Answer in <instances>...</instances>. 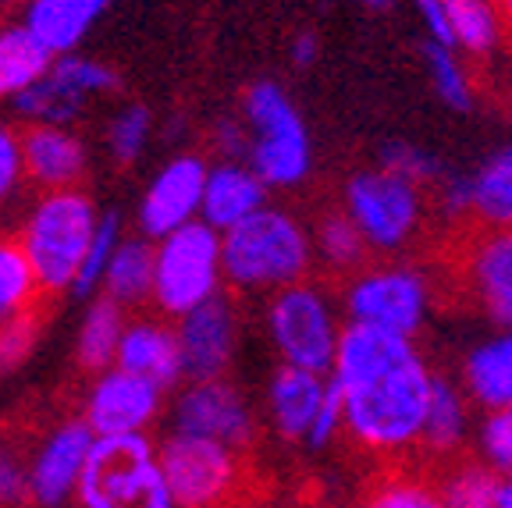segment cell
Returning a JSON list of instances; mask_svg holds the SVG:
<instances>
[{
	"instance_id": "1",
	"label": "cell",
	"mask_w": 512,
	"mask_h": 508,
	"mask_svg": "<svg viewBox=\"0 0 512 508\" xmlns=\"http://www.w3.org/2000/svg\"><path fill=\"white\" fill-rule=\"evenodd\" d=\"M424 359L409 338L349 324L338 334L331 384L342 391V423L370 448H399L420 437L431 398Z\"/></svg>"
},
{
	"instance_id": "2",
	"label": "cell",
	"mask_w": 512,
	"mask_h": 508,
	"mask_svg": "<svg viewBox=\"0 0 512 508\" xmlns=\"http://www.w3.org/2000/svg\"><path fill=\"white\" fill-rule=\"evenodd\" d=\"M100 210L86 192L75 189H54L36 199L18 235V246L29 256L32 274L40 281V292L61 295L72 292V281L82 267V256L93 239Z\"/></svg>"
},
{
	"instance_id": "3",
	"label": "cell",
	"mask_w": 512,
	"mask_h": 508,
	"mask_svg": "<svg viewBox=\"0 0 512 508\" xmlns=\"http://www.w3.org/2000/svg\"><path fill=\"white\" fill-rule=\"evenodd\" d=\"M310 267V239L296 217L260 207L221 231V274L235 288L296 285Z\"/></svg>"
},
{
	"instance_id": "4",
	"label": "cell",
	"mask_w": 512,
	"mask_h": 508,
	"mask_svg": "<svg viewBox=\"0 0 512 508\" xmlns=\"http://www.w3.org/2000/svg\"><path fill=\"white\" fill-rule=\"evenodd\" d=\"M79 508H175L146 434L96 437L75 487Z\"/></svg>"
},
{
	"instance_id": "5",
	"label": "cell",
	"mask_w": 512,
	"mask_h": 508,
	"mask_svg": "<svg viewBox=\"0 0 512 508\" xmlns=\"http://www.w3.org/2000/svg\"><path fill=\"white\" fill-rule=\"evenodd\" d=\"M221 231L203 224L200 217L168 231L153 246V292L160 313L185 317L221 288Z\"/></svg>"
},
{
	"instance_id": "6",
	"label": "cell",
	"mask_w": 512,
	"mask_h": 508,
	"mask_svg": "<svg viewBox=\"0 0 512 508\" xmlns=\"http://www.w3.org/2000/svg\"><path fill=\"white\" fill-rule=\"evenodd\" d=\"M249 160L267 189L296 185L310 171V139L292 100L274 82H256L246 93Z\"/></svg>"
},
{
	"instance_id": "7",
	"label": "cell",
	"mask_w": 512,
	"mask_h": 508,
	"mask_svg": "<svg viewBox=\"0 0 512 508\" xmlns=\"http://www.w3.org/2000/svg\"><path fill=\"white\" fill-rule=\"evenodd\" d=\"M160 477L175 508H221L239 491V448L171 430L157 445Z\"/></svg>"
},
{
	"instance_id": "8",
	"label": "cell",
	"mask_w": 512,
	"mask_h": 508,
	"mask_svg": "<svg viewBox=\"0 0 512 508\" xmlns=\"http://www.w3.org/2000/svg\"><path fill=\"white\" fill-rule=\"evenodd\" d=\"M271 334L285 366L328 374L335 359L338 331L328 302L306 285H285L271 302Z\"/></svg>"
},
{
	"instance_id": "9",
	"label": "cell",
	"mask_w": 512,
	"mask_h": 508,
	"mask_svg": "<svg viewBox=\"0 0 512 508\" xmlns=\"http://www.w3.org/2000/svg\"><path fill=\"white\" fill-rule=\"evenodd\" d=\"M114 89H118V72L104 61L61 54L36 86L15 96V111L40 125H72L89 104V96L114 93Z\"/></svg>"
},
{
	"instance_id": "10",
	"label": "cell",
	"mask_w": 512,
	"mask_h": 508,
	"mask_svg": "<svg viewBox=\"0 0 512 508\" xmlns=\"http://www.w3.org/2000/svg\"><path fill=\"white\" fill-rule=\"evenodd\" d=\"M420 217L416 185L402 182L392 171H367L349 182V221L360 228L363 242L395 249L409 239Z\"/></svg>"
},
{
	"instance_id": "11",
	"label": "cell",
	"mask_w": 512,
	"mask_h": 508,
	"mask_svg": "<svg viewBox=\"0 0 512 508\" xmlns=\"http://www.w3.org/2000/svg\"><path fill=\"white\" fill-rule=\"evenodd\" d=\"M93 441L96 434L82 416L50 430V437L25 466V501H32L36 508H61L64 501H72Z\"/></svg>"
},
{
	"instance_id": "12",
	"label": "cell",
	"mask_w": 512,
	"mask_h": 508,
	"mask_svg": "<svg viewBox=\"0 0 512 508\" xmlns=\"http://www.w3.org/2000/svg\"><path fill=\"white\" fill-rule=\"evenodd\" d=\"M164 391L139 374H128L121 366H111L104 374H96L93 388L86 395L82 420L89 423L96 437H118V434H146L160 413Z\"/></svg>"
},
{
	"instance_id": "13",
	"label": "cell",
	"mask_w": 512,
	"mask_h": 508,
	"mask_svg": "<svg viewBox=\"0 0 512 508\" xmlns=\"http://www.w3.org/2000/svg\"><path fill=\"white\" fill-rule=\"evenodd\" d=\"M349 313L352 324L381 327L392 334H409L424 324L427 313V292L424 281L409 274V270H377L356 281L349 292Z\"/></svg>"
},
{
	"instance_id": "14",
	"label": "cell",
	"mask_w": 512,
	"mask_h": 508,
	"mask_svg": "<svg viewBox=\"0 0 512 508\" xmlns=\"http://www.w3.org/2000/svg\"><path fill=\"white\" fill-rule=\"evenodd\" d=\"M203 182H207V164L189 153L160 167L139 203L143 239H164L168 231L196 221L203 203Z\"/></svg>"
},
{
	"instance_id": "15",
	"label": "cell",
	"mask_w": 512,
	"mask_h": 508,
	"mask_svg": "<svg viewBox=\"0 0 512 508\" xmlns=\"http://www.w3.org/2000/svg\"><path fill=\"white\" fill-rule=\"evenodd\" d=\"M175 430L221 441L228 448L249 445L253 437V416L249 405L235 388L224 381H192L175 402Z\"/></svg>"
},
{
	"instance_id": "16",
	"label": "cell",
	"mask_w": 512,
	"mask_h": 508,
	"mask_svg": "<svg viewBox=\"0 0 512 508\" xmlns=\"http://www.w3.org/2000/svg\"><path fill=\"white\" fill-rule=\"evenodd\" d=\"M182 377L189 381H221L235 352V313L232 306L214 295L192 313L178 317L175 327Z\"/></svg>"
},
{
	"instance_id": "17",
	"label": "cell",
	"mask_w": 512,
	"mask_h": 508,
	"mask_svg": "<svg viewBox=\"0 0 512 508\" xmlns=\"http://www.w3.org/2000/svg\"><path fill=\"white\" fill-rule=\"evenodd\" d=\"M22 139V167L32 185L43 192L75 189L86 175V143L68 125H40L32 121L18 132Z\"/></svg>"
},
{
	"instance_id": "18",
	"label": "cell",
	"mask_w": 512,
	"mask_h": 508,
	"mask_svg": "<svg viewBox=\"0 0 512 508\" xmlns=\"http://www.w3.org/2000/svg\"><path fill=\"white\" fill-rule=\"evenodd\" d=\"M114 366L153 381L160 391L175 388L182 381V356H178L175 327L160 320H132L121 331Z\"/></svg>"
},
{
	"instance_id": "19",
	"label": "cell",
	"mask_w": 512,
	"mask_h": 508,
	"mask_svg": "<svg viewBox=\"0 0 512 508\" xmlns=\"http://www.w3.org/2000/svg\"><path fill=\"white\" fill-rule=\"evenodd\" d=\"M466 281L495 324L512 327V228H498L466 253Z\"/></svg>"
},
{
	"instance_id": "20",
	"label": "cell",
	"mask_w": 512,
	"mask_h": 508,
	"mask_svg": "<svg viewBox=\"0 0 512 508\" xmlns=\"http://www.w3.org/2000/svg\"><path fill=\"white\" fill-rule=\"evenodd\" d=\"M114 0H25V29L54 57L75 54Z\"/></svg>"
},
{
	"instance_id": "21",
	"label": "cell",
	"mask_w": 512,
	"mask_h": 508,
	"mask_svg": "<svg viewBox=\"0 0 512 508\" xmlns=\"http://www.w3.org/2000/svg\"><path fill=\"white\" fill-rule=\"evenodd\" d=\"M267 185L253 175V167L242 164H221L207 167V182H203V203L200 221L214 231H228L232 224L246 221L260 207H267Z\"/></svg>"
},
{
	"instance_id": "22",
	"label": "cell",
	"mask_w": 512,
	"mask_h": 508,
	"mask_svg": "<svg viewBox=\"0 0 512 508\" xmlns=\"http://www.w3.org/2000/svg\"><path fill=\"white\" fill-rule=\"evenodd\" d=\"M328 381L324 374H310V370H296V366H281L278 377L271 384V413L274 423L285 437H306L310 423L317 416L320 402H324Z\"/></svg>"
},
{
	"instance_id": "23",
	"label": "cell",
	"mask_w": 512,
	"mask_h": 508,
	"mask_svg": "<svg viewBox=\"0 0 512 508\" xmlns=\"http://www.w3.org/2000/svg\"><path fill=\"white\" fill-rule=\"evenodd\" d=\"M153 292V242L150 239H121L118 249L107 260L104 278H100V295L118 302L121 310L143 306Z\"/></svg>"
},
{
	"instance_id": "24",
	"label": "cell",
	"mask_w": 512,
	"mask_h": 508,
	"mask_svg": "<svg viewBox=\"0 0 512 508\" xmlns=\"http://www.w3.org/2000/svg\"><path fill=\"white\" fill-rule=\"evenodd\" d=\"M54 54L25 25H0V100H15L47 75Z\"/></svg>"
},
{
	"instance_id": "25",
	"label": "cell",
	"mask_w": 512,
	"mask_h": 508,
	"mask_svg": "<svg viewBox=\"0 0 512 508\" xmlns=\"http://www.w3.org/2000/svg\"><path fill=\"white\" fill-rule=\"evenodd\" d=\"M125 324V310L118 302H111L107 295L89 299V310L79 324V338H75V359L82 370H93V374L111 370Z\"/></svg>"
},
{
	"instance_id": "26",
	"label": "cell",
	"mask_w": 512,
	"mask_h": 508,
	"mask_svg": "<svg viewBox=\"0 0 512 508\" xmlns=\"http://www.w3.org/2000/svg\"><path fill=\"white\" fill-rule=\"evenodd\" d=\"M466 381L488 409H512V334L480 345L466 363Z\"/></svg>"
},
{
	"instance_id": "27",
	"label": "cell",
	"mask_w": 512,
	"mask_h": 508,
	"mask_svg": "<svg viewBox=\"0 0 512 508\" xmlns=\"http://www.w3.org/2000/svg\"><path fill=\"white\" fill-rule=\"evenodd\" d=\"M470 210L484 224L512 228V146L480 167L470 182Z\"/></svg>"
},
{
	"instance_id": "28",
	"label": "cell",
	"mask_w": 512,
	"mask_h": 508,
	"mask_svg": "<svg viewBox=\"0 0 512 508\" xmlns=\"http://www.w3.org/2000/svg\"><path fill=\"white\" fill-rule=\"evenodd\" d=\"M43 299L47 295L40 292V281L18 239H0V324L43 306Z\"/></svg>"
},
{
	"instance_id": "29",
	"label": "cell",
	"mask_w": 512,
	"mask_h": 508,
	"mask_svg": "<svg viewBox=\"0 0 512 508\" xmlns=\"http://www.w3.org/2000/svg\"><path fill=\"white\" fill-rule=\"evenodd\" d=\"M452 43L470 54H488L498 43V15L491 0H441Z\"/></svg>"
},
{
	"instance_id": "30",
	"label": "cell",
	"mask_w": 512,
	"mask_h": 508,
	"mask_svg": "<svg viewBox=\"0 0 512 508\" xmlns=\"http://www.w3.org/2000/svg\"><path fill=\"white\" fill-rule=\"evenodd\" d=\"M420 437L427 445L445 452L463 437V402L445 381H431V398H427V413H424V427Z\"/></svg>"
},
{
	"instance_id": "31",
	"label": "cell",
	"mask_w": 512,
	"mask_h": 508,
	"mask_svg": "<svg viewBox=\"0 0 512 508\" xmlns=\"http://www.w3.org/2000/svg\"><path fill=\"white\" fill-rule=\"evenodd\" d=\"M118 242H121V217L118 214H100L93 239H89V249H86V256H82V267L72 281L75 299H89V295L100 292V278H104L107 260H111V253L118 249Z\"/></svg>"
},
{
	"instance_id": "32",
	"label": "cell",
	"mask_w": 512,
	"mask_h": 508,
	"mask_svg": "<svg viewBox=\"0 0 512 508\" xmlns=\"http://www.w3.org/2000/svg\"><path fill=\"white\" fill-rule=\"evenodd\" d=\"M146 135H150V111L143 104H128L107 125V150L118 164H136L139 153L146 150Z\"/></svg>"
},
{
	"instance_id": "33",
	"label": "cell",
	"mask_w": 512,
	"mask_h": 508,
	"mask_svg": "<svg viewBox=\"0 0 512 508\" xmlns=\"http://www.w3.org/2000/svg\"><path fill=\"white\" fill-rule=\"evenodd\" d=\"M43 317H47L43 306H36V310L18 313V317L0 324V374H11V370H18L32 356V349L40 342Z\"/></svg>"
},
{
	"instance_id": "34",
	"label": "cell",
	"mask_w": 512,
	"mask_h": 508,
	"mask_svg": "<svg viewBox=\"0 0 512 508\" xmlns=\"http://www.w3.org/2000/svg\"><path fill=\"white\" fill-rule=\"evenodd\" d=\"M427 54V68H431V82L438 86L441 100H445L448 107H456V111H470V82H466L463 68H459V61L452 57V50L441 47V43H427L424 47Z\"/></svg>"
},
{
	"instance_id": "35",
	"label": "cell",
	"mask_w": 512,
	"mask_h": 508,
	"mask_svg": "<svg viewBox=\"0 0 512 508\" xmlns=\"http://www.w3.org/2000/svg\"><path fill=\"white\" fill-rule=\"evenodd\" d=\"M320 249H324V256H328L331 263H338V267H352V263L363 260L367 242H363L360 228H356L349 217L335 214L320 228Z\"/></svg>"
},
{
	"instance_id": "36",
	"label": "cell",
	"mask_w": 512,
	"mask_h": 508,
	"mask_svg": "<svg viewBox=\"0 0 512 508\" xmlns=\"http://www.w3.org/2000/svg\"><path fill=\"white\" fill-rule=\"evenodd\" d=\"M495 487H498V480L491 477L488 469L470 466L452 477L441 505L445 508H495Z\"/></svg>"
},
{
	"instance_id": "37",
	"label": "cell",
	"mask_w": 512,
	"mask_h": 508,
	"mask_svg": "<svg viewBox=\"0 0 512 508\" xmlns=\"http://www.w3.org/2000/svg\"><path fill=\"white\" fill-rule=\"evenodd\" d=\"M25 178L22 167V139H18V128L0 125V203H8L18 192Z\"/></svg>"
},
{
	"instance_id": "38",
	"label": "cell",
	"mask_w": 512,
	"mask_h": 508,
	"mask_svg": "<svg viewBox=\"0 0 512 508\" xmlns=\"http://www.w3.org/2000/svg\"><path fill=\"white\" fill-rule=\"evenodd\" d=\"M384 171H392V175H399L402 182H409V185H420L434 175V164H431V157H424V153L413 150V146L395 143L384 150Z\"/></svg>"
},
{
	"instance_id": "39",
	"label": "cell",
	"mask_w": 512,
	"mask_h": 508,
	"mask_svg": "<svg viewBox=\"0 0 512 508\" xmlns=\"http://www.w3.org/2000/svg\"><path fill=\"white\" fill-rule=\"evenodd\" d=\"M363 508H445V505H441L438 494L420 484H388Z\"/></svg>"
},
{
	"instance_id": "40",
	"label": "cell",
	"mask_w": 512,
	"mask_h": 508,
	"mask_svg": "<svg viewBox=\"0 0 512 508\" xmlns=\"http://www.w3.org/2000/svg\"><path fill=\"white\" fill-rule=\"evenodd\" d=\"M338 427H345V423H342V391H338L335 384L328 381V391H324V402H320L317 416H313L306 441H310L313 448L328 445L331 437L338 434Z\"/></svg>"
},
{
	"instance_id": "41",
	"label": "cell",
	"mask_w": 512,
	"mask_h": 508,
	"mask_svg": "<svg viewBox=\"0 0 512 508\" xmlns=\"http://www.w3.org/2000/svg\"><path fill=\"white\" fill-rule=\"evenodd\" d=\"M484 448L495 466L512 473V409H495V416L484 427Z\"/></svg>"
},
{
	"instance_id": "42",
	"label": "cell",
	"mask_w": 512,
	"mask_h": 508,
	"mask_svg": "<svg viewBox=\"0 0 512 508\" xmlns=\"http://www.w3.org/2000/svg\"><path fill=\"white\" fill-rule=\"evenodd\" d=\"M25 505V466L15 459V452L0 448V508Z\"/></svg>"
},
{
	"instance_id": "43",
	"label": "cell",
	"mask_w": 512,
	"mask_h": 508,
	"mask_svg": "<svg viewBox=\"0 0 512 508\" xmlns=\"http://www.w3.org/2000/svg\"><path fill=\"white\" fill-rule=\"evenodd\" d=\"M416 8H420V15H424L427 29H431V40L441 43V47H456L452 43V32H448V22H445V8H441V0H416Z\"/></svg>"
},
{
	"instance_id": "44",
	"label": "cell",
	"mask_w": 512,
	"mask_h": 508,
	"mask_svg": "<svg viewBox=\"0 0 512 508\" xmlns=\"http://www.w3.org/2000/svg\"><path fill=\"white\" fill-rule=\"evenodd\" d=\"M317 57V36H310V32H303L296 40V64L299 68H306V64Z\"/></svg>"
},
{
	"instance_id": "45",
	"label": "cell",
	"mask_w": 512,
	"mask_h": 508,
	"mask_svg": "<svg viewBox=\"0 0 512 508\" xmlns=\"http://www.w3.org/2000/svg\"><path fill=\"white\" fill-rule=\"evenodd\" d=\"M495 4V15H498V29L509 36V43H512V0H491Z\"/></svg>"
},
{
	"instance_id": "46",
	"label": "cell",
	"mask_w": 512,
	"mask_h": 508,
	"mask_svg": "<svg viewBox=\"0 0 512 508\" xmlns=\"http://www.w3.org/2000/svg\"><path fill=\"white\" fill-rule=\"evenodd\" d=\"M495 508H512V480H498V487H495Z\"/></svg>"
},
{
	"instance_id": "47",
	"label": "cell",
	"mask_w": 512,
	"mask_h": 508,
	"mask_svg": "<svg viewBox=\"0 0 512 508\" xmlns=\"http://www.w3.org/2000/svg\"><path fill=\"white\" fill-rule=\"evenodd\" d=\"M363 4H367L370 11H388V8H392V0H363Z\"/></svg>"
},
{
	"instance_id": "48",
	"label": "cell",
	"mask_w": 512,
	"mask_h": 508,
	"mask_svg": "<svg viewBox=\"0 0 512 508\" xmlns=\"http://www.w3.org/2000/svg\"><path fill=\"white\" fill-rule=\"evenodd\" d=\"M18 4H25V0H0V15H4V11H11V8H18Z\"/></svg>"
}]
</instances>
